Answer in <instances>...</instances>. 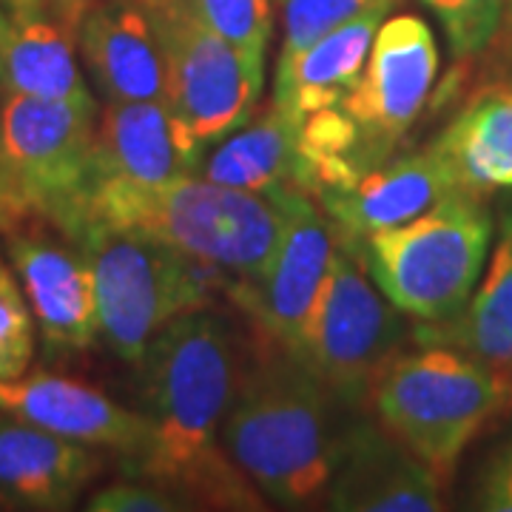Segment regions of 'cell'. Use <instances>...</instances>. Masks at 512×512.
I'll use <instances>...</instances> for the list:
<instances>
[{
    "label": "cell",
    "mask_w": 512,
    "mask_h": 512,
    "mask_svg": "<svg viewBox=\"0 0 512 512\" xmlns=\"http://www.w3.org/2000/svg\"><path fill=\"white\" fill-rule=\"evenodd\" d=\"M245 356L237 328L220 311L200 308L168 322L137 362L148 441L128 470L188 510H265V498L222 447Z\"/></svg>",
    "instance_id": "1"
},
{
    "label": "cell",
    "mask_w": 512,
    "mask_h": 512,
    "mask_svg": "<svg viewBox=\"0 0 512 512\" xmlns=\"http://www.w3.org/2000/svg\"><path fill=\"white\" fill-rule=\"evenodd\" d=\"M339 410L296 356L256 339L222 424V447L265 501L285 510L325 507L348 424Z\"/></svg>",
    "instance_id": "2"
},
{
    "label": "cell",
    "mask_w": 512,
    "mask_h": 512,
    "mask_svg": "<svg viewBox=\"0 0 512 512\" xmlns=\"http://www.w3.org/2000/svg\"><path fill=\"white\" fill-rule=\"evenodd\" d=\"M296 191H242L208 183L197 174L151 188L94 177L83 222L97 220L146 234L245 282L271 262Z\"/></svg>",
    "instance_id": "3"
},
{
    "label": "cell",
    "mask_w": 512,
    "mask_h": 512,
    "mask_svg": "<svg viewBox=\"0 0 512 512\" xmlns=\"http://www.w3.org/2000/svg\"><path fill=\"white\" fill-rule=\"evenodd\" d=\"M69 239L89 259L106 348L134 365L168 322L214 308L217 296H228L237 282L217 265L106 222H80Z\"/></svg>",
    "instance_id": "4"
},
{
    "label": "cell",
    "mask_w": 512,
    "mask_h": 512,
    "mask_svg": "<svg viewBox=\"0 0 512 512\" xmlns=\"http://www.w3.org/2000/svg\"><path fill=\"white\" fill-rule=\"evenodd\" d=\"M493 217L484 197L453 191L416 220L362 242L370 279L419 325H441L467 308L484 271Z\"/></svg>",
    "instance_id": "5"
},
{
    "label": "cell",
    "mask_w": 512,
    "mask_h": 512,
    "mask_svg": "<svg viewBox=\"0 0 512 512\" xmlns=\"http://www.w3.org/2000/svg\"><path fill=\"white\" fill-rule=\"evenodd\" d=\"M373 407L444 484L478 430L504 410V399L490 370L473 356L453 345L419 342L387 365Z\"/></svg>",
    "instance_id": "6"
},
{
    "label": "cell",
    "mask_w": 512,
    "mask_h": 512,
    "mask_svg": "<svg viewBox=\"0 0 512 512\" xmlns=\"http://www.w3.org/2000/svg\"><path fill=\"white\" fill-rule=\"evenodd\" d=\"M163 52L165 103L200 148L251 120L265 92V57L214 32L191 0H137Z\"/></svg>",
    "instance_id": "7"
},
{
    "label": "cell",
    "mask_w": 512,
    "mask_h": 512,
    "mask_svg": "<svg viewBox=\"0 0 512 512\" xmlns=\"http://www.w3.org/2000/svg\"><path fill=\"white\" fill-rule=\"evenodd\" d=\"M97 109L6 94L0 103V188L29 220L66 237L83 222Z\"/></svg>",
    "instance_id": "8"
},
{
    "label": "cell",
    "mask_w": 512,
    "mask_h": 512,
    "mask_svg": "<svg viewBox=\"0 0 512 512\" xmlns=\"http://www.w3.org/2000/svg\"><path fill=\"white\" fill-rule=\"evenodd\" d=\"M407 336L404 313L384 299L367 274L362 245L339 237L328 288L299 362L348 413H362Z\"/></svg>",
    "instance_id": "9"
},
{
    "label": "cell",
    "mask_w": 512,
    "mask_h": 512,
    "mask_svg": "<svg viewBox=\"0 0 512 512\" xmlns=\"http://www.w3.org/2000/svg\"><path fill=\"white\" fill-rule=\"evenodd\" d=\"M339 234L305 191H296L271 262L256 279L234 282L228 299L254 322L256 339L302 356L328 288Z\"/></svg>",
    "instance_id": "10"
},
{
    "label": "cell",
    "mask_w": 512,
    "mask_h": 512,
    "mask_svg": "<svg viewBox=\"0 0 512 512\" xmlns=\"http://www.w3.org/2000/svg\"><path fill=\"white\" fill-rule=\"evenodd\" d=\"M439 74V46L419 15H396L376 29L365 72L339 106L362 128L373 151L387 160L416 126Z\"/></svg>",
    "instance_id": "11"
},
{
    "label": "cell",
    "mask_w": 512,
    "mask_h": 512,
    "mask_svg": "<svg viewBox=\"0 0 512 512\" xmlns=\"http://www.w3.org/2000/svg\"><path fill=\"white\" fill-rule=\"evenodd\" d=\"M325 507L339 512H439L441 481L387 427L353 413Z\"/></svg>",
    "instance_id": "12"
},
{
    "label": "cell",
    "mask_w": 512,
    "mask_h": 512,
    "mask_svg": "<svg viewBox=\"0 0 512 512\" xmlns=\"http://www.w3.org/2000/svg\"><path fill=\"white\" fill-rule=\"evenodd\" d=\"M9 231L6 251L32 308L40 336L52 353H80L100 336L97 291L89 259L46 231Z\"/></svg>",
    "instance_id": "13"
},
{
    "label": "cell",
    "mask_w": 512,
    "mask_h": 512,
    "mask_svg": "<svg viewBox=\"0 0 512 512\" xmlns=\"http://www.w3.org/2000/svg\"><path fill=\"white\" fill-rule=\"evenodd\" d=\"M0 413L86 447L111 450L128 467L140 458L148 441V421L140 410L111 402L83 379L49 370L0 382Z\"/></svg>",
    "instance_id": "14"
},
{
    "label": "cell",
    "mask_w": 512,
    "mask_h": 512,
    "mask_svg": "<svg viewBox=\"0 0 512 512\" xmlns=\"http://www.w3.org/2000/svg\"><path fill=\"white\" fill-rule=\"evenodd\" d=\"M202 151L188 140L165 100L106 103L97 114L92 180L151 185L194 177Z\"/></svg>",
    "instance_id": "15"
},
{
    "label": "cell",
    "mask_w": 512,
    "mask_h": 512,
    "mask_svg": "<svg viewBox=\"0 0 512 512\" xmlns=\"http://www.w3.org/2000/svg\"><path fill=\"white\" fill-rule=\"evenodd\" d=\"M461 191L433 146L384 160L342 191L319 197L336 234L362 245L370 234L416 220L447 194Z\"/></svg>",
    "instance_id": "16"
},
{
    "label": "cell",
    "mask_w": 512,
    "mask_h": 512,
    "mask_svg": "<svg viewBox=\"0 0 512 512\" xmlns=\"http://www.w3.org/2000/svg\"><path fill=\"white\" fill-rule=\"evenodd\" d=\"M100 470V456L80 441L26 421H0V507L6 510H69Z\"/></svg>",
    "instance_id": "17"
},
{
    "label": "cell",
    "mask_w": 512,
    "mask_h": 512,
    "mask_svg": "<svg viewBox=\"0 0 512 512\" xmlns=\"http://www.w3.org/2000/svg\"><path fill=\"white\" fill-rule=\"evenodd\" d=\"M77 49L106 103L165 100L163 52L137 0H97L80 23Z\"/></svg>",
    "instance_id": "18"
},
{
    "label": "cell",
    "mask_w": 512,
    "mask_h": 512,
    "mask_svg": "<svg viewBox=\"0 0 512 512\" xmlns=\"http://www.w3.org/2000/svg\"><path fill=\"white\" fill-rule=\"evenodd\" d=\"M387 15L390 12L384 9L367 12L362 18L333 29L296 57L276 60V106L299 126L316 111L342 106L365 72L376 29Z\"/></svg>",
    "instance_id": "19"
},
{
    "label": "cell",
    "mask_w": 512,
    "mask_h": 512,
    "mask_svg": "<svg viewBox=\"0 0 512 512\" xmlns=\"http://www.w3.org/2000/svg\"><path fill=\"white\" fill-rule=\"evenodd\" d=\"M416 342H441L464 350L487 367L501 390L504 410H512V220L495 248L484 282L456 319L419 325Z\"/></svg>",
    "instance_id": "20"
},
{
    "label": "cell",
    "mask_w": 512,
    "mask_h": 512,
    "mask_svg": "<svg viewBox=\"0 0 512 512\" xmlns=\"http://www.w3.org/2000/svg\"><path fill=\"white\" fill-rule=\"evenodd\" d=\"M461 191L512 188V83L476 92L433 143Z\"/></svg>",
    "instance_id": "21"
},
{
    "label": "cell",
    "mask_w": 512,
    "mask_h": 512,
    "mask_svg": "<svg viewBox=\"0 0 512 512\" xmlns=\"http://www.w3.org/2000/svg\"><path fill=\"white\" fill-rule=\"evenodd\" d=\"M0 86L6 94L97 109L77 63V40L49 15L0 26Z\"/></svg>",
    "instance_id": "22"
},
{
    "label": "cell",
    "mask_w": 512,
    "mask_h": 512,
    "mask_svg": "<svg viewBox=\"0 0 512 512\" xmlns=\"http://www.w3.org/2000/svg\"><path fill=\"white\" fill-rule=\"evenodd\" d=\"M299 128L276 103L262 111L256 109L248 123L217 140L214 151L202 154L197 177L242 191L299 188Z\"/></svg>",
    "instance_id": "23"
},
{
    "label": "cell",
    "mask_w": 512,
    "mask_h": 512,
    "mask_svg": "<svg viewBox=\"0 0 512 512\" xmlns=\"http://www.w3.org/2000/svg\"><path fill=\"white\" fill-rule=\"evenodd\" d=\"M282 3H285V12H282L285 32H282L279 60H288L350 20L362 18L376 9L390 12L402 0H282Z\"/></svg>",
    "instance_id": "24"
},
{
    "label": "cell",
    "mask_w": 512,
    "mask_h": 512,
    "mask_svg": "<svg viewBox=\"0 0 512 512\" xmlns=\"http://www.w3.org/2000/svg\"><path fill=\"white\" fill-rule=\"evenodd\" d=\"M447 35L450 52L458 60L484 55L504 32L507 0H421Z\"/></svg>",
    "instance_id": "25"
},
{
    "label": "cell",
    "mask_w": 512,
    "mask_h": 512,
    "mask_svg": "<svg viewBox=\"0 0 512 512\" xmlns=\"http://www.w3.org/2000/svg\"><path fill=\"white\" fill-rule=\"evenodd\" d=\"M35 356V316L12 271L0 262V382L20 379Z\"/></svg>",
    "instance_id": "26"
},
{
    "label": "cell",
    "mask_w": 512,
    "mask_h": 512,
    "mask_svg": "<svg viewBox=\"0 0 512 512\" xmlns=\"http://www.w3.org/2000/svg\"><path fill=\"white\" fill-rule=\"evenodd\" d=\"M191 6L214 32L248 55L265 57L274 32L271 0H191Z\"/></svg>",
    "instance_id": "27"
},
{
    "label": "cell",
    "mask_w": 512,
    "mask_h": 512,
    "mask_svg": "<svg viewBox=\"0 0 512 512\" xmlns=\"http://www.w3.org/2000/svg\"><path fill=\"white\" fill-rule=\"evenodd\" d=\"M92 512H177L188 510L185 501L174 493L163 490L160 484H151L146 478L140 481H120L109 484L106 490L94 493L86 504Z\"/></svg>",
    "instance_id": "28"
},
{
    "label": "cell",
    "mask_w": 512,
    "mask_h": 512,
    "mask_svg": "<svg viewBox=\"0 0 512 512\" xmlns=\"http://www.w3.org/2000/svg\"><path fill=\"white\" fill-rule=\"evenodd\" d=\"M473 507L490 512H512V436L501 441L481 464Z\"/></svg>",
    "instance_id": "29"
},
{
    "label": "cell",
    "mask_w": 512,
    "mask_h": 512,
    "mask_svg": "<svg viewBox=\"0 0 512 512\" xmlns=\"http://www.w3.org/2000/svg\"><path fill=\"white\" fill-rule=\"evenodd\" d=\"M94 3H97V0H43V12L77 40L80 23H83V18L92 12Z\"/></svg>",
    "instance_id": "30"
},
{
    "label": "cell",
    "mask_w": 512,
    "mask_h": 512,
    "mask_svg": "<svg viewBox=\"0 0 512 512\" xmlns=\"http://www.w3.org/2000/svg\"><path fill=\"white\" fill-rule=\"evenodd\" d=\"M26 222H29V217L23 214V208L0 188V231H15Z\"/></svg>",
    "instance_id": "31"
},
{
    "label": "cell",
    "mask_w": 512,
    "mask_h": 512,
    "mask_svg": "<svg viewBox=\"0 0 512 512\" xmlns=\"http://www.w3.org/2000/svg\"><path fill=\"white\" fill-rule=\"evenodd\" d=\"M9 18H37L43 12V0H0Z\"/></svg>",
    "instance_id": "32"
},
{
    "label": "cell",
    "mask_w": 512,
    "mask_h": 512,
    "mask_svg": "<svg viewBox=\"0 0 512 512\" xmlns=\"http://www.w3.org/2000/svg\"><path fill=\"white\" fill-rule=\"evenodd\" d=\"M501 35H507V43L512 46V0H507V23H504V32Z\"/></svg>",
    "instance_id": "33"
},
{
    "label": "cell",
    "mask_w": 512,
    "mask_h": 512,
    "mask_svg": "<svg viewBox=\"0 0 512 512\" xmlns=\"http://www.w3.org/2000/svg\"><path fill=\"white\" fill-rule=\"evenodd\" d=\"M6 18H9V15H6V12H3V9H0V26H3V23H6Z\"/></svg>",
    "instance_id": "34"
}]
</instances>
